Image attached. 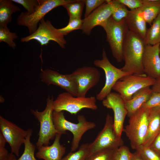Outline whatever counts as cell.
Returning <instances> with one entry per match:
<instances>
[{
    "instance_id": "cell-24",
    "label": "cell",
    "mask_w": 160,
    "mask_h": 160,
    "mask_svg": "<svg viewBox=\"0 0 160 160\" xmlns=\"http://www.w3.org/2000/svg\"><path fill=\"white\" fill-rule=\"evenodd\" d=\"M144 42L145 45L160 44V13L147 29Z\"/></svg>"
},
{
    "instance_id": "cell-13",
    "label": "cell",
    "mask_w": 160,
    "mask_h": 160,
    "mask_svg": "<svg viewBox=\"0 0 160 160\" xmlns=\"http://www.w3.org/2000/svg\"><path fill=\"white\" fill-rule=\"evenodd\" d=\"M71 74L77 85V97H85L88 91L98 83L100 78L98 70L91 66L79 68Z\"/></svg>"
},
{
    "instance_id": "cell-37",
    "label": "cell",
    "mask_w": 160,
    "mask_h": 160,
    "mask_svg": "<svg viewBox=\"0 0 160 160\" xmlns=\"http://www.w3.org/2000/svg\"><path fill=\"white\" fill-rule=\"evenodd\" d=\"M127 8L133 10L140 7L143 5V0H118Z\"/></svg>"
},
{
    "instance_id": "cell-16",
    "label": "cell",
    "mask_w": 160,
    "mask_h": 160,
    "mask_svg": "<svg viewBox=\"0 0 160 160\" xmlns=\"http://www.w3.org/2000/svg\"><path fill=\"white\" fill-rule=\"evenodd\" d=\"M112 12L111 0H106L104 3L83 19L81 29L82 33L89 35L95 26H100L103 28L111 16Z\"/></svg>"
},
{
    "instance_id": "cell-6",
    "label": "cell",
    "mask_w": 160,
    "mask_h": 160,
    "mask_svg": "<svg viewBox=\"0 0 160 160\" xmlns=\"http://www.w3.org/2000/svg\"><path fill=\"white\" fill-rule=\"evenodd\" d=\"M103 28L105 32L106 41L113 57L118 63H121L123 60V47L128 30L125 19L118 22L111 16Z\"/></svg>"
},
{
    "instance_id": "cell-15",
    "label": "cell",
    "mask_w": 160,
    "mask_h": 160,
    "mask_svg": "<svg viewBox=\"0 0 160 160\" xmlns=\"http://www.w3.org/2000/svg\"><path fill=\"white\" fill-rule=\"evenodd\" d=\"M41 81L47 85L58 86L73 96L77 97V88L71 74H63L52 69L42 70L40 74Z\"/></svg>"
},
{
    "instance_id": "cell-8",
    "label": "cell",
    "mask_w": 160,
    "mask_h": 160,
    "mask_svg": "<svg viewBox=\"0 0 160 160\" xmlns=\"http://www.w3.org/2000/svg\"><path fill=\"white\" fill-rule=\"evenodd\" d=\"M95 97H75L67 92L59 94L53 101L54 111H65L71 114H76L81 110L88 108L97 110Z\"/></svg>"
},
{
    "instance_id": "cell-32",
    "label": "cell",
    "mask_w": 160,
    "mask_h": 160,
    "mask_svg": "<svg viewBox=\"0 0 160 160\" xmlns=\"http://www.w3.org/2000/svg\"><path fill=\"white\" fill-rule=\"evenodd\" d=\"M83 23V19H74L69 20L66 26L58 29V30L60 33L64 36L73 31L81 30Z\"/></svg>"
},
{
    "instance_id": "cell-20",
    "label": "cell",
    "mask_w": 160,
    "mask_h": 160,
    "mask_svg": "<svg viewBox=\"0 0 160 160\" xmlns=\"http://www.w3.org/2000/svg\"><path fill=\"white\" fill-rule=\"evenodd\" d=\"M153 92L150 87L143 88L136 92L131 99L125 101L127 116L130 117L139 109L148 100Z\"/></svg>"
},
{
    "instance_id": "cell-39",
    "label": "cell",
    "mask_w": 160,
    "mask_h": 160,
    "mask_svg": "<svg viewBox=\"0 0 160 160\" xmlns=\"http://www.w3.org/2000/svg\"><path fill=\"white\" fill-rule=\"evenodd\" d=\"M151 89L153 92H160V77L155 79Z\"/></svg>"
},
{
    "instance_id": "cell-7",
    "label": "cell",
    "mask_w": 160,
    "mask_h": 160,
    "mask_svg": "<svg viewBox=\"0 0 160 160\" xmlns=\"http://www.w3.org/2000/svg\"><path fill=\"white\" fill-rule=\"evenodd\" d=\"M123 143L122 138L117 136L114 129L113 119L110 114L108 113L103 129L94 140L89 144L88 157L103 149H117L123 145Z\"/></svg>"
},
{
    "instance_id": "cell-18",
    "label": "cell",
    "mask_w": 160,
    "mask_h": 160,
    "mask_svg": "<svg viewBox=\"0 0 160 160\" xmlns=\"http://www.w3.org/2000/svg\"><path fill=\"white\" fill-rule=\"evenodd\" d=\"M62 135L57 134L51 145H43L37 148L38 151L36 156L38 159L44 160H61L66 151L65 147L60 143Z\"/></svg>"
},
{
    "instance_id": "cell-38",
    "label": "cell",
    "mask_w": 160,
    "mask_h": 160,
    "mask_svg": "<svg viewBox=\"0 0 160 160\" xmlns=\"http://www.w3.org/2000/svg\"><path fill=\"white\" fill-rule=\"evenodd\" d=\"M150 147L160 155V132L156 136Z\"/></svg>"
},
{
    "instance_id": "cell-35",
    "label": "cell",
    "mask_w": 160,
    "mask_h": 160,
    "mask_svg": "<svg viewBox=\"0 0 160 160\" xmlns=\"http://www.w3.org/2000/svg\"><path fill=\"white\" fill-rule=\"evenodd\" d=\"M21 5L29 14L33 13L39 5L38 0H12Z\"/></svg>"
},
{
    "instance_id": "cell-34",
    "label": "cell",
    "mask_w": 160,
    "mask_h": 160,
    "mask_svg": "<svg viewBox=\"0 0 160 160\" xmlns=\"http://www.w3.org/2000/svg\"><path fill=\"white\" fill-rule=\"evenodd\" d=\"M85 5L84 18L88 16L94 10L104 3L106 0H83Z\"/></svg>"
},
{
    "instance_id": "cell-33",
    "label": "cell",
    "mask_w": 160,
    "mask_h": 160,
    "mask_svg": "<svg viewBox=\"0 0 160 160\" xmlns=\"http://www.w3.org/2000/svg\"><path fill=\"white\" fill-rule=\"evenodd\" d=\"M132 153L128 147L122 145L115 150L113 160H130Z\"/></svg>"
},
{
    "instance_id": "cell-11",
    "label": "cell",
    "mask_w": 160,
    "mask_h": 160,
    "mask_svg": "<svg viewBox=\"0 0 160 160\" xmlns=\"http://www.w3.org/2000/svg\"><path fill=\"white\" fill-rule=\"evenodd\" d=\"M31 40H35L41 46L47 45L51 41L57 43L62 48H65L67 42L64 36L59 33L48 20L42 19L36 31L27 36L21 38L22 42H27Z\"/></svg>"
},
{
    "instance_id": "cell-3",
    "label": "cell",
    "mask_w": 160,
    "mask_h": 160,
    "mask_svg": "<svg viewBox=\"0 0 160 160\" xmlns=\"http://www.w3.org/2000/svg\"><path fill=\"white\" fill-rule=\"evenodd\" d=\"M149 109L141 107L129 117V122L124 128L132 149L135 151L143 145L148 130Z\"/></svg>"
},
{
    "instance_id": "cell-14",
    "label": "cell",
    "mask_w": 160,
    "mask_h": 160,
    "mask_svg": "<svg viewBox=\"0 0 160 160\" xmlns=\"http://www.w3.org/2000/svg\"><path fill=\"white\" fill-rule=\"evenodd\" d=\"M102 103L104 106L112 110L114 130L117 136L121 138L124 121L127 113L125 101L119 93L111 92L102 100Z\"/></svg>"
},
{
    "instance_id": "cell-21",
    "label": "cell",
    "mask_w": 160,
    "mask_h": 160,
    "mask_svg": "<svg viewBox=\"0 0 160 160\" xmlns=\"http://www.w3.org/2000/svg\"><path fill=\"white\" fill-rule=\"evenodd\" d=\"M125 20L129 30L144 40L147 30V23L135 9L129 10Z\"/></svg>"
},
{
    "instance_id": "cell-36",
    "label": "cell",
    "mask_w": 160,
    "mask_h": 160,
    "mask_svg": "<svg viewBox=\"0 0 160 160\" xmlns=\"http://www.w3.org/2000/svg\"><path fill=\"white\" fill-rule=\"evenodd\" d=\"M158 107H160V92L153 91L149 99L141 107L150 109Z\"/></svg>"
},
{
    "instance_id": "cell-5",
    "label": "cell",
    "mask_w": 160,
    "mask_h": 160,
    "mask_svg": "<svg viewBox=\"0 0 160 160\" xmlns=\"http://www.w3.org/2000/svg\"><path fill=\"white\" fill-rule=\"evenodd\" d=\"M74 0H38L39 5L31 14L22 12L18 16L17 23L18 25L26 26L30 34L34 32L38 28L39 23L46 15L54 9L63 6Z\"/></svg>"
},
{
    "instance_id": "cell-12",
    "label": "cell",
    "mask_w": 160,
    "mask_h": 160,
    "mask_svg": "<svg viewBox=\"0 0 160 160\" xmlns=\"http://www.w3.org/2000/svg\"><path fill=\"white\" fill-rule=\"evenodd\" d=\"M0 132L9 144L11 153L19 156L20 148L24 144L28 129L25 130L15 124L0 116Z\"/></svg>"
},
{
    "instance_id": "cell-19",
    "label": "cell",
    "mask_w": 160,
    "mask_h": 160,
    "mask_svg": "<svg viewBox=\"0 0 160 160\" xmlns=\"http://www.w3.org/2000/svg\"><path fill=\"white\" fill-rule=\"evenodd\" d=\"M160 132V107L149 109L148 132L143 145L150 147Z\"/></svg>"
},
{
    "instance_id": "cell-17",
    "label": "cell",
    "mask_w": 160,
    "mask_h": 160,
    "mask_svg": "<svg viewBox=\"0 0 160 160\" xmlns=\"http://www.w3.org/2000/svg\"><path fill=\"white\" fill-rule=\"evenodd\" d=\"M160 44L145 45L142 63L144 73L156 79L160 77Z\"/></svg>"
},
{
    "instance_id": "cell-28",
    "label": "cell",
    "mask_w": 160,
    "mask_h": 160,
    "mask_svg": "<svg viewBox=\"0 0 160 160\" xmlns=\"http://www.w3.org/2000/svg\"><path fill=\"white\" fill-rule=\"evenodd\" d=\"M88 145L87 143L81 144L77 151H71L61 160H86L88 156Z\"/></svg>"
},
{
    "instance_id": "cell-30",
    "label": "cell",
    "mask_w": 160,
    "mask_h": 160,
    "mask_svg": "<svg viewBox=\"0 0 160 160\" xmlns=\"http://www.w3.org/2000/svg\"><path fill=\"white\" fill-rule=\"evenodd\" d=\"M116 149L108 148L99 151L88 157L86 160H113Z\"/></svg>"
},
{
    "instance_id": "cell-2",
    "label": "cell",
    "mask_w": 160,
    "mask_h": 160,
    "mask_svg": "<svg viewBox=\"0 0 160 160\" xmlns=\"http://www.w3.org/2000/svg\"><path fill=\"white\" fill-rule=\"evenodd\" d=\"M54 124L56 129L63 134L67 131L70 132L73 135L71 152L76 151L83 135L88 130L94 129L96 126L95 123L87 121L83 115H79L77 118L78 123L70 122L65 118L63 111H54L52 114Z\"/></svg>"
},
{
    "instance_id": "cell-31",
    "label": "cell",
    "mask_w": 160,
    "mask_h": 160,
    "mask_svg": "<svg viewBox=\"0 0 160 160\" xmlns=\"http://www.w3.org/2000/svg\"><path fill=\"white\" fill-rule=\"evenodd\" d=\"M135 151L145 160H160V155L150 147L142 145Z\"/></svg>"
},
{
    "instance_id": "cell-29",
    "label": "cell",
    "mask_w": 160,
    "mask_h": 160,
    "mask_svg": "<svg viewBox=\"0 0 160 160\" xmlns=\"http://www.w3.org/2000/svg\"><path fill=\"white\" fill-rule=\"evenodd\" d=\"M18 38L15 32H12L7 27H0V42L7 43L11 47L15 49L16 46L14 41Z\"/></svg>"
},
{
    "instance_id": "cell-9",
    "label": "cell",
    "mask_w": 160,
    "mask_h": 160,
    "mask_svg": "<svg viewBox=\"0 0 160 160\" xmlns=\"http://www.w3.org/2000/svg\"><path fill=\"white\" fill-rule=\"evenodd\" d=\"M155 79L145 74H131L125 76L115 84L112 89L119 93L125 101L132 98L137 92L143 88L152 86Z\"/></svg>"
},
{
    "instance_id": "cell-1",
    "label": "cell",
    "mask_w": 160,
    "mask_h": 160,
    "mask_svg": "<svg viewBox=\"0 0 160 160\" xmlns=\"http://www.w3.org/2000/svg\"><path fill=\"white\" fill-rule=\"evenodd\" d=\"M145 44L144 40L139 36L127 31L122 49L123 71L132 74H145L142 60Z\"/></svg>"
},
{
    "instance_id": "cell-27",
    "label": "cell",
    "mask_w": 160,
    "mask_h": 160,
    "mask_svg": "<svg viewBox=\"0 0 160 160\" xmlns=\"http://www.w3.org/2000/svg\"><path fill=\"white\" fill-rule=\"evenodd\" d=\"M113 12L111 17L114 20L120 22L126 17L129 10L118 0H111Z\"/></svg>"
},
{
    "instance_id": "cell-25",
    "label": "cell",
    "mask_w": 160,
    "mask_h": 160,
    "mask_svg": "<svg viewBox=\"0 0 160 160\" xmlns=\"http://www.w3.org/2000/svg\"><path fill=\"white\" fill-rule=\"evenodd\" d=\"M28 133L24 142V149L21 156L17 159L13 153H12L10 160H37L34 156V152L36 146L31 141V137L32 130L28 129Z\"/></svg>"
},
{
    "instance_id": "cell-22",
    "label": "cell",
    "mask_w": 160,
    "mask_h": 160,
    "mask_svg": "<svg viewBox=\"0 0 160 160\" xmlns=\"http://www.w3.org/2000/svg\"><path fill=\"white\" fill-rule=\"evenodd\" d=\"M143 1L142 6L135 10L151 25L160 13V0H143Z\"/></svg>"
},
{
    "instance_id": "cell-10",
    "label": "cell",
    "mask_w": 160,
    "mask_h": 160,
    "mask_svg": "<svg viewBox=\"0 0 160 160\" xmlns=\"http://www.w3.org/2000/svg\"><path fill=\"white\" fill-rule=\"evenodd\" d=\"M93 63L95 66L104 71L105 76V85L96 97L98 100H104L111 92L113 87L119 79L132 74L124 72L113 65L109 61L104 49L102 51V58L95 60Z\"/></svg>"
},
{
    "instance_id": "cell-41",
    "label": "cell",
    "mask_w": 160,
    "mask_h": 160,
    "mask_svg": "<svg viewBox=\"0 0 160 160\" xmlns=\"http://www.w3.org/2000/svg\"></svg>"
},
{
    "instance_id": "cell-23",
    "label": "cell",
    "mask_w": 160,
    "mask_h": 160,
    "mask_svg": "<svg viewBox=\"0 0 160 160\" xmlns=\"http://www.w3.org/2000/svg\"><path fill=\"white\" fill-rule=\"evenodd\" d=\"M17 5L13 3L12 0H0V27H7L11 21L12 15L20 10Z\"/></svg>"
},
{
    "instance_id": "cell-4",
    "label": "cell",
    "mask_w": 160,
    "mask_h": 160,
    "mask_svg": "<svg viewBox=\"0 0 160 160\" xmlns=\"http://www.w3.org/2000/svg\"><path fill=\"white\" fill-rule=\"evenodd\" d=\"M53 97L49 96L47 99L46 105L44 110L42 111L37 110H31V113L40 124L39 138L36 143L37 148L43 145H49L50 141L55 138L57 134L61 133L55 129L53 120Z\"/></svg>"
},
{
    "instance_id": "cell-40",
    "label": "cell",
    "mask_w": 160,
    "mask_h": 160,
    "mask_svg": "<svg viewBox=\"0 0 160 160\" xmlns=\"http://www.w3.org/2000/svg\"><path fill=\"white\" fill-rule=\"evenodd\" d=\"M130 160H145L137 152L132 153Z\"/></svg>"
},
{
    "instance_id": "cell-26",
    "label": "cell",
    "mask_w": 160,
    "mask_h": 160,
    "mask_svg": "<svg viewBox=\"0 0 160 160\" xmlns=\"http://www.w3.org/2000/svg\"><path fill=\"white\" fill-rule=\"evenodd\" d=\"M85 5L83 0H74L66 3L63 6L66 9L69 17V20L81 19L83 8Z\"/></svg>"
}]
</instances>
